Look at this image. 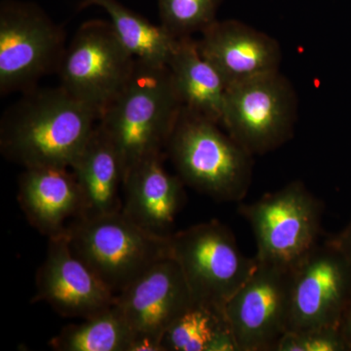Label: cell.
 Here are the masks:
<instances>
[{
	"label": "cell",
	"instance_id": "obj_1",
	"mask_svg": "<svg viewBox=\"0 0 351 351\" xmlns=\"http://www.w3.org/2000/svg\"><path fill=\"white\" fill-rule=\"evenodd\" d=\"M98 117L60 85L23 93L0 121V152L24 168H71Z\"/></svg>",
	"mask_w": 351,
	"mask_h": 351
},
{
	"label": "cell",
	"instance_id": "obj_2",
	"mask_svg": "<svg viewBox=\"0 0 351 351\" xmlns=\"http://www.w3.org/2000/svg\"><path fill=\"white\" fill-rule=\"evenodd\" d=\"M182 108L169 66L136 59L130 80L98 121L119 154L123 182L137 164L163 156Z\"/></svg>",
	"mask_w": 351,
	"mask_h": 351
},
{
	"label": "cell",
	"instance_id": "obj_3",
	"mask_svg": "<svg viewBox=\"0 0 351 351\" xmlns=\"http://www.w3.org/2000/svg\"><path fill=\"white\" fill-rule=\"evenodd\" d=\"M219 124L182 108L166 152L186 186L219 202H240L253 178V156Z\"/></svg>",
	"mask_w": 351,
	"mask_h": 351
},
{
	"label": "cell",
	"instance_id": "obj_4",
	"mask_svg": "<svg viewBox=\"0 0 351 351\" xmlns=\"http://www.w3.org/2000/svg\"><path fill=\"white\" fill-rule=\"evenodd\" d=\"M73 254L117 295L159 261L170 257V234L141 228L121 212L78 218L66 232Z\"/></svg>",
	"mask_w": 351,
	"mask_h": 351
},
{
	"label": "cell",
	"instance_id": "obj_5",
	"mask_svg": "<svg viewBox=\"0 0 351 351\" xmlns=\"http://www.w3.org/2000/svg\"><path fill=\"white\" fill-rule=\"evenodd\" d=\"M260 263L293 269L320 243L324 205L301 181L241 204Z\"/></svg>",
	"mask_w": 351,
	"mask_h": 351
},
{
	"label": "cell",
	"instance_id": "obj_6",
	"mask_svg": "<svg viewBox=\"0 0 351 351\" xmlns=\"http://www.w3.org/2000/svg\"><path fill=\"white\" fill-rule=\"evenodd\" d=\"M66 34L34 2L0 4V94L31 91L57 73L66 52Z\"/></svg>",
	"mask_w": 351,
	"mask_h": 351
},
{
	"label": "cell",
	"instance_id": "obj_7",
	"mask_svg": "<svg viewBox=\"0 0 351 351\" xmlns=\"http://www.w3.org/2000/svg\"><path fill=\"white\" fill-rule=\"evenodd\" d=\"M170 255L195 302L225 309L253 274L257 260L240 250L234 234L217 219L171 233Z\"/></svg>",
	"mask_w": 351,
	"mask_h": 351
},
{
	"label": "cell",
	"instance_id": "obj_8",
	"mask_svg": "<svg viewBox=\"0 0 351 351\" xmlns=\"http://www.w3.org/2000/svg\"><path fill=\"white\" fill-rule=\"evenodd\" d=\"M136 59L117 38L110 21L83 23L66 46L57 75L61 86L98 117L130 80Z\"/></svg>",
	"mask_w": 351,
	"mask_h": 351
},
{
	"label": "cell",
	"instance_id": "obj_9",
	"mask_svg": "<svg viewBox=\"0 0 351 351\" xmlns=\"http://www.w3.org/2000/svg\"><path fill=\"white\" fill-rule=\"evenodd\" d=\"M297 119L295 88L278 71L228 87L221 126L251 156H263L293 137Z\"/></svg>",
	"mask_w": 351,
	"mask_h": 351
},
{
	"label": "cell",
	"instance_id": "obj_10",
	"mask_svg": "<svg viewBox=\"0 0 351 351\" xmlns=\"http://www.w3.org/2000/svg\"><path fill=\"white\" fill-rule=\"evenodd\" d=\"M257 263L225 306L239 351H276L290 329L292 269Z\"/></svg>",
	"mask_w": 351,
	"mask_h": 351
},
{
	"label": "cell",
	"instance_id": "obj_11",
	"mask_svg": "<svg viewBox=\"0 0 351 351\" xmlns=\"http://www.w3.org/2000/svg\"><path fill=\"white\" fill-rule=\"evenodd\" d=\"M350 301L351 263L328 239L292 269L289 331L341 328Z\"/></svg>",
	"mask_w": 351,
	"mask_h": 351
},
{
	"label": "cell",
	"instance_id": "obj_12",
	"mask_svg": "<svg viewBox=\"0 0 351 351\" xmlns=\"http://www.w3.org/2000/svg\"><path fill=\"white\" fill-rule=\"evenodd\" d=\"M36 284L32 302H46L66 318L86 319L115 302L112 291L71 251L66 233L50 237Z\"/></svg>",
	"mask_w": 351,
	"mask_h": 351
},
{
	"label": "cell",
	"instance_id": "obj_13",
	"mask_svg": "<svg viewBox=\"0 0 351 351\" xmlns=\"http://www.w3.org/2000/svg\"><path fill=\"white\" fill-rule=\"evenodd\" d=\"M193 302L179 265L170 256L115 295L114 306L134 336L161 343L166 330Z\"/></svg>",
	"mask_w": 351,
	"mask_h": 351
},
{
	"label": "cell",
	"instance_id": "obj_14",
	"mask_svg": "<svg viewBox=\"0 0 351 351\" xmlns=\"http://www.w3.org/2000/svg\"><path fill=\"white\" fill-rule=\"evenodd\" d=\"M196 43L228 87L276 73L282 60L276 38L237 20H217Z\"/></svg>",
	"mask_w": 351,
	"mask_h": 351
},
{
	"label": "cell",
	"instance_id": "obj_15",
	"mask_svg": "<svg viewBox=\"0 0 351 351\" xmlns=\"http://www.w3.org/2000/svg\"><path fill=\"white\" fill-rule=\"evenodd\" d=\"M18 202L29 223L48 239L66 233L82 213V195L71 168H25Z\"/></svg>",
	"mask_w": 351,
	"mask_h": 351
},
{
	"label": "cell",
	"instance_id": "obj_16",
	"mask_svg": "<svg viewBox=\"0 0 351 351\" xmlns=\"http://www.w3.org/2000/svg\"><path fill=\"white\" fill-rule=\"evenodd\" d=\"M163 156L145 159L132 168L123 182L122 213L147 232L171 234L184 206V182L164 168Z\"/></svg>",
	"mask_w": 351,
	"mask_h": 351
},
{
	"label": "cell",
	"instance_id": "obj_17",
	"mask_svg": "<svg viewBox=\"0 0 351 351\" xmlns=\"http://www.w3.org/2000/svg\"><path fill=\"white\" fill-rule=\"evenodd\" d=\"M82 201L80 218L119 213L123 207V171L119 154L99 123L71 164Z\"/></svg>",
	"mask_w": 351,
	"mask_h": 351
},
{
	"label": "cell",
	"instance_id": "obj_18",
	"mask_svg": "<svg viewBox=\"0 0 351 351\" xmlns=\"http://www.w3.org/2000/svg\"><path fill=\"white\" fill-rule=\"evenodd\" d=\"M182 108L221 125L228 85L193 38L178 39L169 63Z\"/></svg>",
	"mask_w": 351,
	"mask_h": 351
},
{
	"label": "cell",
	"instance_id": "obj_19",
	"mask_svg": "<svg viewBox=\"0 0 351 351\" xmlns=\"http://www.w3.org/2000/svg\"><path fill=\"white\" fill-rule=\"evenodd\" d=\"M164 351H239L225 309L193 302L162 337Z\"/></svg>",
	"mask_w": 351,
	"mask_h": 351
},
{
	"label": "cell",
	"instance_id": "obj_20",
	"mask_svg": "<svg viewBox=\"0 0 351 351\" xmlns=\"http://www.w3.org/2000/svg\"><path fill=\"white\" fill-rule=\"evenodd\" d=\"M88 6L100 7L108 14L117 38L135 59L168 66L178 39L162 25L152 24L119 0H83L82 7Z\"/></svg>",
	"mask_w": 351,
	"mask_h": 351
},
{
	"label": "cell",
	"instance_id": "obj_21",
	"mask_svg": "<svg viewBox=\"0 0 351 351\" xmlns=\"http://www.w3.org/2000/svg\"><path fill=\"white\" fill-rule=\"evenodd\" d=\"M134 334L114 304L107 311L64 327L50 339L57 351H130Z\"/></svg>",
	"mask_w": 351,
	"mask_h": 351
},
{
	"label": "cell",
	"instance_id": "obj_22",
	"mask_svg": "<svg viewBox=\"0 0 351 351\" xmlns=\"http://www.w3.org/2000/svg\"><path fill=\"white\" fill-rule=\"evenodd\" d=\"M221 0H157L160 25L175 38H193L217 21Z\"/></svg>",
	"mask_w": 351,
	"mask_h": 351
},
{
	"label": "cell",
	"instance_id": "obj_23",
	"mask_svg": "<svg viewBox=\"0 0 351 351\" xmlns=\"http://www.w3.org/2000/svg\"><path fill=\"white\" fill-rule=\"evenodd\" d=\"M276 351H348L341 328L293 330L284 335Z\"/></svg>",
	"mask_w": 351,
	"mask_h": 351
},
{
	"label": "cell",
	"instance_id": "obj_24",
	"mask_svg": "<svg viewBox=\"0 0 351 351\" xmlns=\"http://www.w3.org/2000/svg\"><path fill=\"white\" fill-rule=\"evenodd\" d=\"M330 240L351 263V218L343 230L338 234L330 237Z\"/></svg>",
	"mask_w": 351,
	"mask_h": 351
},
{
	"label": "cell",
	"instance_id": "obj_25",
	"mask_svg": "<svg viewBox=\"0 0 351 351\" xmlns=\"http://www.w3.org/2000/svg\"><path fill=\"white\" fill-rule=\"evenodd\" d=\"M341 331L343 339H345L346 346H348V350L351 351V301L348 306L346 307L345 314H343Z\"/></svg>",
	"mask_w": 351,
	"mask_h": 351
}]
</instances>
